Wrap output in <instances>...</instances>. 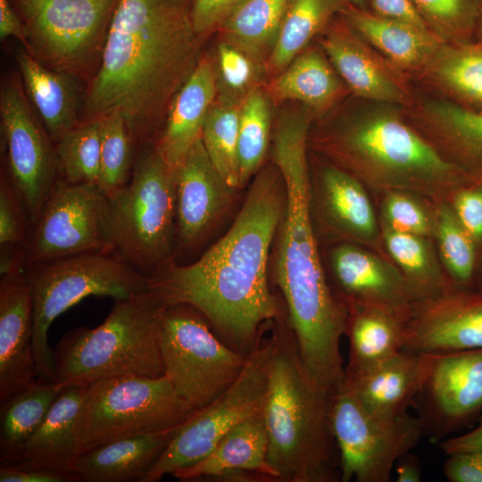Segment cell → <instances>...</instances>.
Masks as SVG:
<instances>
[{"mask_svg":"<svg viewBox=\"0 0 482 482\" xmlns=\"http://www.w3.org/2000/svg\"><path fill=\"white\" fill-rule=\"evenodd\" d=\"M287 202L278 167L262 166L227 233L195 262L172 260L158 268L146 277V290L162 306L194 307L226 345L249 354L264 330L287 314L269 283L270 250Z\"/></svg>","mask_w":482,"mask_h":482,"instance_id":"1","label":"cell"},{"mask_svg":"<svg viewBox=\"0 0 482 482\" xmlns=\"http://www.w3.org/2000/svg\"><path fill=\"white\" fill-rule=\"evenodd\" d=\"M189 0H120L81 120L119 112L137 150L152 145L202 56Z\"/></svg>","mask_w":482,"mask_h":482,"instance_id":"2","label":"cell"},{"mask_svg":"<svg viewBox=\"0 0 482 482\" xmlns=\"http://www.w3.org/2000/svg\"><path fill=\"white\" fill-rule=\"evenodd\" d=\"M311 115L282 112L272 131L271 158L285 179L286 212L272 251V278L285 303L302 364L319 387L345 378L340 341L348 310L333 292L309 211L308 136Z\"/></svg>","mask_w":482,"mask_h":482,"instance_id":"3","label":"cell"},{"mask_svg":"<svg viewBox=\"0 0 482 482\" xmlns=\"http://www.w3.org/2000/svg\"><path fill=\"white\" fill-rule=\"evenodd\" d=\"M271 328L274 345L263 418L275 482L340 481L330 419L332 392L319 388L307 375L287 314Z\"/></svg>","mask_w":482,"mask_h":482,"instance_id":"4","label":"cell"},{"mask_svg":"<svg viewBox=\"0 0 482 482\" xmlns=\"http://www.w3.org/2000/svg\"><path fill=\"white\" fill-rule=\"evenodd\" d=\"M312 146L374 195L403 190L449 202L458 189L474 183L425 137L390 114L366 115L308 136Z\"/></svg>","mask_w":482,"mask_h":482,"instance_id":"5","label":"cell"},{"mask_svg":"<svg viewBox=\"0 0 482 482\" xmlns=\"http://www.w3.org/2000/svg\"><path fill=\"white\" fill-rule=\"evenodd\" d=\"M162 307L145 290L115 301L99 326L69 330L53 350L54 381L65 387L122 376L162 377Z\"/></svg>","mask_w":482,"mask_h":482,"instance_id":"6","label":"cell"},{"mask_svg":"<svg viewBox=\"0 0 482 482\" xmlns=\"http://www.w3.org/2000/svg\"><path fill=\"white\" fill-rule=\"evenodd\" d=\"M108 229L112 252L146 277L174 260L176 174L154 144L137 150L129 181L108 198Z\"/></svg>","mask_w":482,"mask_h":482,"instance_id":"7","label":"cell"},{"mask_svg":"<svg viewBox=\"0 0 482 482\" xmlns=\"http://www.w3.org/2000/svg\"><path fill=\"white\" fill-rule=\"evenodd\" d=\"M23 273L32 303L37 376L53 381L54 355L47 337L59 315L90 295L119 301L146 290V276L114 253H87L29 264Z\"/></svg>","mask_w":482,"mask_h":482,"instance_id":"8","label":"cell"},{"mask_svg":"<svg viewBox=\"0 0 482 482\" xmlns=\"http://www.w3.org/2000/svg\"><path fill=\"white\" fill-rule=\"evenodd\" d=\"M120 0H10L24 26L23 48L87 86L96 76Z\"/></svg>","mask_w":482,"mask_h":482,"instance_id":"9","label":"cell"},{"mask_svg":"<svg viewBox=\"0 0 482 482\" xmlns=\"http://www.w3.org/2000/svg\"><path fill=\"white\" fill-rule=\"evenodd\" d=\"M195 411L165 375L96 380L87 386L79 411V454L117 439L175 428Z\"/></svg>","mask_w":482,"mask_h":482,"instance_id":"10","label":"cell"},{"mask_svg":"<svg viewBox=\"0 0 482 482\" xmlns=\"http://www.w3.org/2000/svg\"><path fill=\"white\" fill-rule=\"evenodd\" d=\"M159 346L164 375L194 411L230 386L248 355L226 345L204 316L187 304L162 307Z\"/></svg>","mask_w":482,"mask_h":482,"instance_id":"11","label":"cell"},{"mask_svg":"<svg viewBox=\"0 0 482 482\" xmlns=\"http://www.w3.org/2000/svg\"><path fill=\"white\" fill-rule=\"evenodd\" d=\"M273 345L272 336L260 339L230 386L177 426L165 451L142 482H157L191 467L210 453L233 427L263 410Z\"/></svg>","mask_w":482,"mask_h":482,"instance_id":"12","label":"cell"},{"mask_svg":"<svg viewBox=\"0 0 482 482\" xmlns=\"http://www.w3.org/2000/svg\"><path fill=\"white\" fill-rule=\"evenodd\" d=\"M330 419L342 482L390 481L397 460L426 434L419 416L375 414L343 382L331 393Z\"/></svg>","mask_w":482,"mask_h":482,"instance_id":"13","label":"cell"},{"mask_svg":"<svg viewBox=\"0 0 482 482\" xmlns=\"http://www.w3.org/2000/svg\"><path fill=\"white\" fill-rule=\"evenodd\" d=\"M4 162L25 204L31 226L59 179L55 143L30 104L19 73L4 76L0 87Z\"/></svg>","mask_w":482,"mask_h":482,"instance_id":"14","label":"cell"},{"mask_svg":"<svg viewBox=\"0 0 482 482\" xmlns=\"http://www.w3.org/2000/svg\"><path fill=\"white\" fill-rule=\"evenodd\" d=\"M113 253L108 229V198L97 185L61 178L31 226L25 265L71 255Z\"/></svg>","mask_w":482,"mask_h":482,"instance_id":"15","label":"cell"},{"mask_svg":"<svg viewBox=\"0 0 482 482\" xmlns=\"http://www.w3.org/2000/svg\"><path fill=\"white\" fill-rule=\"evenodd\" d=\"M309 211L322 248L351 243L388 257L370 191L342 168L330 162L309 166Z\"/></svg>","mask_w":482,"mask_h":482,"instance_id":"16","label":"cell"},{"mask_svg":"<svg viewBox=\"0 0 482 482\" xmlns=\"http://www.w3.org/2000/svg\"><path fill=\"white\" fill-rule=\"evenodd\" d=\"M416 399L419 417L434 440L458 431L482 415V348L437 354Z\"/></svg>","mask_w":482,"mask_h":482,"instance_id":"17","label":"cell"},{"mask_svg":"<svg viewBox=\"0 0 482 482\" xmlns=\"http://www.w3.org/2000/svg\"><path fill=\"white\" fill-rule=\"evenodd\" d=\"M482 348V290L453 287L416 301L403 349L443 354Z\"/></svg>","mask_w":482,"mask_h":482,"instance_id":"18","label":"cell"},{"mask_svg":"<svg viewBox=\"0 0 482 482\" xmlns=\"http://www.w3.org/2000/svg\"><path fill=\"white\" fill-rule=\"evenodd\" d=\"M326 248L325 270L329 285L347 310L368 306L411 308L418 300L388 257L351 243Z\"/></svg>","mask_w":482,"mask_h":482,"instance_id":"19","label":"cell"},{"mask_svg":"<svg viewBox=\"0 0 482 482\" xmlns=\"http://www.w3.org/2000/svg\"><path fill=\"white\" fill-rule=\"evenodd\" d=\"M176 237L182 248L203 243L221 223L239 189L231 187L212 164L202 138L175 170Z\"/></svg>","mask_w":482,"mask_h":482,"instance_id":"20","label":"cell"},{"mask_svg":"<svg viewBox=\"0 0 482 482\" xmlns=\"http://www.w3.org/2000/svg\"><path fill=\"white\" fill-rule=\"evenodd\" d=\"M33 312L23 270L0 279V403L37 378L33 353Z\"/></svg>","mask_w":482,"mask_h":482,"instance_id":"21","label":"cell"},{"mask_svg":"<svg viewBox=\"0 0 482 482\" xmlns=\"http://www.w3.org/2000/svg\"><path fill=\"white\" fill-rule=\"evenodd\" d=\"M436 356L403 349L367 370L345 376L343 383L370 411L400 416L421 392Z\"/></svg>","mask_w":482,"mask_h":482,"instance_id":"22","label":"cell"},{"mask_svg":"<svg viewBox=\"0 0 482 482\" xmlns=\"http://www.w3.org/2000/svg\"><path fill=\"white\" fill-rule=\"evenodd\" d=\"M267 451L262 410L237 424L204 459L173 477L181 481L218 478L233 482H275Z\"/></svg>","mask_w":482,"mask_h":482,"instance_id":"23","label":"cell"},{"mask_svg":"<svg viewBox=\"0 0 482 482\" xmlns=\"http://www.w3.org/2000/svg\"><path fill=\"white\" fill-rule=\"evenodd\" d=\"M216 96L215 59L203 54L173 98L163 127L154 143L160 155L173 170H176L192 145L201 137L204 120Z\"/></svg>","mask_w":482,"mask_h":482,"instance_id":"24","label":"cell"},{"mask_svg":"<svg viewBox=\"0 0 482 482\" xmlns=\"http://www.w3.org/2000/svg\"><path fill=\"white\" fill-rule=\"evenodd\" d=\"M25 93L54 143L80 121L87 86L46 68L24 48L14 54Z\"/></svg>","mask_w":482,"mask_h":482,"instance_id":"25","label":"cell"},{"mask_svg":"<svg viewBox=\"0 0 482 482\" xmlns=\"http://www.w3.org/2000/svg\"><path fill=\"white\" fill-rule=\"evenodd\" d=\"M177 427L117 439L79 454L73 471L84 482H142Z\"/></svg>","mask_w":482,"mask_h":482,"instance_id":"26","label":"cell"},{"mask_svg":"<svg viewBox=\"0 0 482 482\" xmlns=\"http://www.w3.org/2000/svg\"><path fill=\"white\" fill-rule=\"evenodd\" d=\"M87 386L62 388L13 465L73 471L79 456L77 424Z\"/></svg>","mask_w":482,"mask_h":482,"instance_id":"27","label":"cell"},{"mask_svg":"<svg viewBox=\"0 0 482 482\" xmlns=\"http://www.w3.org/2000/svg\"><path fill=\"white\" fill-rule=\"evenodd\" d=\"M411 309L368 306L348 310L345 336L349 340V362L345 376L367 370L403 349Z\"/></svg>","mask_w":482,"mask_h":482,"instance_id":"28","label":"cell"},{"mask_svg":"<svg viewBox=\"0 0 482 482\" xmlns=\"http://www.w3.org/2000/svg\"><path fill=\"white\" fill-rule=\"evenodd\" d=\"M322 46L336 70L357 96L384 102L403 100V94L396 82L350 32L331 29Z\"/></svg>","mask_w":482,"mask_h":482,"instance_id":"29","label":"cell"},{"mask_svg":"<svg viewBox=\"0 0 482 482\" xmlns=\"http://www.w3.org/2000/svg\"><path fill=\"white\" fill-rule=\"evenodd\" d=\"M63 386L37 378L22 390L1 403L0 466L16 464L24 447L46 418Z\"/></svg>","mask_w":482,"mask_h":482,"instance_id":"30","label":"cell"},{"mask_svg":"<svg viewBox=\"0 0 482 482\" xmlns=\"http://www.w3.org/2000/svg\"><path fill=\"white\" fill-rule=\"evenodd\" d=\"M434 120L429 142L474 183L482 182V112L443 104Z\"/></svg>","mask_w":482,"mask_h":482,"instance_id":"31","label":"cell"},{"mask_svg":"<svg viewBox=\"0 0 482 482\" xmlns=\"http://www.w3.org/2000/svg\"><path fill=\"white\" fill-rule=\"evenodd\" d=\"M340 84L330 64L316 50L297 55L265 87L272 103L297 101L314 110L331 104L340 92Z\"/></svg>","mask_w":482,"mask_h":482,"instance_id":"32","label":"cell"},{"mask_svg":"<svg viewBox=\"0 0 482 482\" xmlns=\"http://www.w3.org/2000/svg\"><path fill=\"white\" fill-rule=\"evenodd\" d=\"M389 259L409 282L417 301L443 294L456 287L440 262L432 238L381 228Z\"/></svg>","mask_w":482,"mask_h":482,"instance_id":"33","label":"cell"},{"mask_svg":"<svg viewBox=\"0 0 482 482\" xmlns=\"http://www.w3.org/2000/svg\"><path fill=\"white\" fill-rule=\"evenodd\" d=\"M291 0H243L219 26L225 40L264 62Z\"/></svg>","mask_w":482,"mask_h":482,"instance_id":"34","label":"cell"},{"mask_svg":"<svg viewBox=\"0 0 482 482\" xmlns=\"http://www.w3.org/2000/svg\"><path fill=\"white\" fill-rule=\"evenodd\" d=\"M345 15L357 31L398 65L411 67L420 63L436 46L428 30L353 7H349Z\"/></svg>","mask_w":482,"mask_h":482,"instance_id":"35","label":"cell"},{"mask_svg":"<svg viewBox=\"0 0 482 482\" xmlns=\"http://www.w3.org/2000/svg\"><path fill=\"white\" fill-rule=\"evenodd\" d=\"M336 8V0H291L266 62L267 71L277 75L303 52Z\"/></svg>","mask_w":482,"mask_h":482,"instance_id":"36","label":"cell"},{"mask_svg":"<svg viewBox=\"0 0 482 482\" xmlns=\"http://www.w3.org/2000/svg\"><path fill=\"white\" fill-rule=\"evenodd\" d=\"M434 242L442 266L453 284L475 288L480 257L478 245L464 229L449 202L435 204Z\"/></svg>","mask_w":482,"mask_h":482,"instance_id":"37","label":"cell"},{"mask_svg":"<svg viewBox=\"0 0 482 482\" xmlns=\"http://www.w3.org/2000/svg\"><path fill=\"white\" fill-rule=\"evenodd\" d=\"M271 101L258 87L243 101L238 129L239 189L262 169L272 138Z\"/></svg>","mask_w":482,"mask_h":482,"instance_id":"38","label":"cell"},{"mask_svg":"<svg viewBox=\"0 0 482 482\" xmlns=\"http://www.w3.org/2000/svg\"><path fill=\"white\" fill-rule=\"evenodd\" d=\"M242 104L216 97L204 120L201 138L212 164L239 189L238 129ZM240 190V189H239Z\"/></svg>","mask_w":482,"mask_h":482,"instance_id":"39","label":"cell"},{"mask_svg":"<svg viewBox=\"0 0 482 482\" xmlns=\"http://www.w3.org/2000/svg\"><path fill=\"white\" fill-rule=\"evenodd\" d=\"M102 118L81 120L55 143L59 178L96 185L100 171Z\"/></svg>","mask_w":482,"mask_h":482,"instance_id":"40","label":"cell"},{"mask_svg":"<svg viewBox=\"0 0 482 482\" xmlns=\"http://www.w3.org/2000/svg\"><path fill=\"white\" fill-rule=\"evenodd\" d=\"M137 148L120 113L102 117L100 171L97 187L109 198L129 181Z\"/></svg>","mask_w":482,"mask_h":482,"instance_id":"41","label":"cell"},{"mask_svg":"<svg viewBox=\"0 0 482 482\" xmlns=\"http://www.w3.org/2000/svg\"><path fill=\"white\" fill-rule=\"evenodd\" d=\"M31 223L21 195L5 169L0 175V274L22 270Z\"/></svg>","mask_w":482,"mask_h":482,"instance_id":"42","label":"cell"},{"mask_svg":"<svg viewBox=\"0 0 482 482\" xmlns=\"http://www.w3.org/2000/svg\"><path fill=\"white\" fill-rule=\"evenodd\" d=\"M214 59L218 99L242 104L251 92L261 87L266 64L247 52L220 39Z\"/></svg>","mask_w":482,"mask_h":482,"instance_id":"43","label":"cell"},{"mask_svg":"<svg viewBox=\"0 0 482 482\" xmlns=\"http://www.w3.org/2000/svg\"><path fill=\"white\" fill-rule=\"evenodd\" d=\"M380 228L421 236L434 240L435 202L417 194L389 190L375 195Z\"/></svg>","mask_w":482,"mask_h":482,"instance_id":"44","label":"cell"},{"mask_svg":"<svg viewBox=\"0 0 482 482\" xmlns=\"http://www.w3.org/2000/svg\"><path fill=\"white\" fill-rule=\"evenodd\" d=\"M438 72L454 94L482 107V42L461 44L449 51Z\"/></svg>","mask_w":482,"mask_h":482,"instance_id":"45","label":"cell"},{"mask_svg":"<svg viewBox=\"0 0 482 482\" xmlns=\"http://www.w3.org/2000/svg\"><path fill=\"white\" fill-rule=\"evenodd\" d=\"M416 8L459 36L479 24L482 0H411Z\"/></svg>","mask_w":482,"mask_h":482,"instance_id":"46","label":"cell"},{"mask_svg":"<svg viewBox=\"0 0 482 482\" xmlns=\"http://www.w3.org/2000/svg\"><path fill=\"white\" fill-rule=\"evenodd\" d=\"M459 220L482 252V182L458 189L449 201Z\"/></svg>","mask_w":482,"mask_h":482,"instance_id":"47","label":"cell"},{"mask_svg":"<svg viewBox=\"0 0 482 482\" xmlns=\"http://www.w3.org/2000/svg\"><path fill=\"white\" fill-rule=\"evenodd\" d=\"M243 0H191L190 16L195 32L204 37L217 30Z\"/></svg>","mask_w":482,"mask_h":482,"instance_id":"48","label":"cell"},{"mask_svg":"<svg viewBox=\"0 0 482 482\" xmlns=\"http://www.w3.org/2000/svg\"><path fill=\"white\" fill-rule=\"evenodd\" d=\"M74 471L21 465L0 466V482H79Z\"/></svg>","mask_w":482,"mask_h":482,"instance_id":"49","label":"cell"},{"mask_svg":"<svg viewBox=\"0 0 482 482\" xmlns=\"http://www.w3.org/2000/svg\"><path fill=\"white\" fill-rule=\"evenodd\" d=\"M444 473L451 482H482V453L469 451L448 454Z\"/></svg>","mask_w":482,"mask_h":482,"instance_id":"50","label":"cell"},{"mask_svg":"<svg viewBox=\"0 0 482 482\" xmlns=\"http://www.w3.org/2000/svg\"><path fill=\"white\" fill-rule=\"evenodd\" d=\"M379 16L428 30L426 22L411 0H372Z\"/></svg>","mask_w":482,"mask_h":482,"instance_id":"51","label":"cell"},{"mask_svg":"<svg viewBox=\"0 0 482 482\" xmlns=\"http://www.w3.org/2000/svg\"><path fill=\"white\" fill-rule=\"evenodd\" d=\"M475 429L461 436H453L440 443V448L447 455L458 452L476 451L482 453V415Z\"/></svg>","mask_w":482,"mask_h":482,"instance_id":"52","label":"cell"},{"mask_svg":"<svg viewBox=\"0 0 482 482\" xmlns=\"http://www.w3.org/2000/svg\"><path fill=\"white\" fill-rule=\"evenodd\" d=\"M24 26L12 6L10 0H0V38L14 37L21 44L24 41Z\"/></svg>","mask_w":482,"mask_h":482,"instance_id":"53","label":"cell"},{"mask_svg":"<svg viewBox=\"0 0 482 482\" xmlns=\"http://www.w3.org/2000/svg\"><path fill=\"white\" fill-rule=\"evenodd\" d=\"M397 482L421 481V467L419 459L410 452L402 455L395 464Z\"/></svg>","mask_w":482,"mask_h":482,"instance_id":"54","label":"cell"},{"mask_svg":"<svg viewBox=\"0 0 482 482\" xmlns=\"http://www.w3.org/2000/svg\"><path fill=\"white\" fill-rule=\"evenodd\" d=\"M475 288L482 290V252L480 253L478 265L476 272Z\"/></svg>","mask_w":482,"mask_h":482,"instance_id":"55","label":"cell"},{"mask_svg":"<svg viewBox=\"0 0 482 482\" xmlns=\"http://www.w3.org/2000/svg\"><path fill=\"white\" fill-rule=\"evenodd\" d=\"M478 31H479V34H480V36L482 37V14H481L479 24H478Z\"/></svg>","mask_w":482,"mask_h":482,"instance_id":"56","label":"cell"},{"mask_svg":"<svg viewBox=\"0 0 482 482\" xmlns=\"http://www.w3.org/2000/svg\"><path fill=\"white\" fill-rule=\"evenodd\" d=\"M347 2H351V3H354V4H362L363 3L365 0H345Z\"/></svg>","mask_w":482,"mask_h":482,"instance_id":"57","label":"cell"}]
</instances>
